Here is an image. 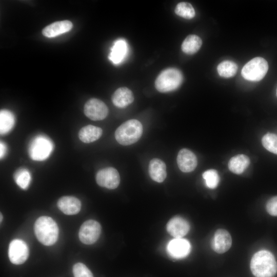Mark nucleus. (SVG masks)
Returning <instances> with one entry per match:
<instances>
[{
    "instance_id": "7ed1b4c3",
    "label": "nucleus",
    "mask_w": 277,
    "mask_h": 277,
    "mask_svg": "<svg viewBox=\"0 0 277 277\" xmlns=\"http://www.w3.org/2000/svg\"><path fill=\"white\" fill-rule=\"evenodd\" d=\"M143 133V126L137 120H128L121 125L115 130L114 136L117 142L124 146L136 143Z\"/></svg>"
},
{
    "instance_id": "6e6552de",
    "label": "nucleus",
    "mask_w": 277,
    "mask_h": 277,
    "mask_svg": "<svg viewBox=\"0 0 277 277\" xmlns=\"http://www.w3.org/2000/svg\"><path fill=\"white\" fill-rule=\"evenodd\" d=\"M29 250L27 244L23 240H12L9 246L8 256L10 262L15 265L23 264L28 259Z\"/></svg>"
},
{
    "instance_id": "a878e982",
    "label": "nucleus",
    "mask_w": 277,
    "mask_h": 277,
    "mask_svg": "<svg viewBox=\"0 0 277 277\" xmlns=\"http://www.w3.org/2000/svg\"><path fill=\"white\" fill-rule=\"evenodd\" d=\"M174 12L177 15L188 19L193 18L195 14L194 8L188 2L178 3L175 8Z\"/></svg>"
},
{
    "instance_id": "412c9836",
    "label": "nucleus",
    "mask_w": 277,
    "mask_h": 277,
    "mask_svg": "<svg viewBox=\"0 0 277 277\" xmlns=\"http://www.w3.org/2000/svg\"><path fill=\"white\" fill-rule=\"evenodd\" d=\"M250 164V159L246 155L238 154L232 157L228 163L229 169L235 174H241Z\"/></svg>"
},
{
    "instance_id": "9d476101",
    "label": "nucleus",
    "mask_w": 277,
    "mask_h": 277,
    "mask_svg": "<svg viewBox=\"0 0 277 277\" xmlns=\"http://www.w3.org/2000/svg\"><path fill=\"white\" fill-rule=\"evenodd\" d=\"M97 184L109 189L116 188L120 183V176L117 170L113 167H107L100 170L96 173Z\"/></svg>"
},
{
    "instance_id": "9b49d317",
    "label": "nucleus",
    "mask_w": 277,
    "mask_h": 277,
    "mask_svg": "<svg viewBox=\"0 0 277 277\" xmlns=\"http://www.w3.org/2000/svg\"><path fill=\"white\" fill-rule=\"evenodd\" d=\"M232 239L229 233L226 230L219 229L214 233L212 239L211 246L212 249L218 253L226 252L231 247Z\"/></svg>"
},
{
    "instance_id": "bb28decb",
    "label": "nucleus",
    "mask_w": 277,
    "mask_h": 277,
    "mask_svg": "<svg viewBox=\"0 0 277 277\" xmlns=\"http://www.w3.org/2000/svg\"><path fill=\"white\" fill-rule=\"evenodd\" d=\"M202 176L208 188L214 189L217 186L220 177L216 170L214 169L207 170L203 173Z\"/></svg>"
},
{
    "instance_id": "f257e3e1",
    "label": "nucleus",
    "mask_w": 277,
    "mask_h": 277,
    "mask_svg": "<svg viewBox=\"0 0 277 277\" xmlns=\"http://www.w3.org/2000/svg\"><path fill=\"white\" fill-rule=\"evenodd\" d=\"M250 269L255 277H273L277 272V263L268 250H260L252 256Z\"/></svg>"
},
{
    "instance_id": "0eeeda50",
    "label": "nucleus",
    "mask_w": 277,
    "mask_h": 277,
    "mask_svg": "<svg viewBox=\"0 0 277 277\" xmlns=\"http://www.w3.org/2000/svg\"><path fill=\"white\" fill-rule=\"evenodd\" d=\"M101 233V226L100 223L93 220L84 222L81 225L78 236L80 241L86 245L94 243L98 239Z\"/></svg>"
},
{
    "instance_id": "2eb2a0df",
    "label": "nucleus",
    "mask_w": 277,
    "mask_h": 277,
    "mask_svg": "<svg viewBox=\"0 0 277 277\" xmlns=\"http://www.w3.org/2000/svg\"><path fill=\"white\" fill-rule=\"evenodd\" d=\"M58 209L67 215H74L78 213L81 208V201L72 196L61 197L57 202Z\"/></svg>"
},
{
    "instance_id": "7c9ffc66",
    "label": "nucleus",
    "mask_w": 277,
    "mask_h": 277,
    "mask_svg": "<svg viewBox=\"0 0 277 277\" xmlns=\"http://www.w3.org/2000/svg\"><path fill=\"white\" fill-rule=\"evenodd\" d=\"M6 150H7V148H6V145L3 142H1L0 143V156L1 159L3 158L5 155L6 152Z\"/></svg>"
},
{
    "instance_id": "473e14b6",
    "label": "nucleus",
    "mask_w": 277,
    "mask_h": 277,
    "mask_svg": "<svg viewBox=\"0 0 277 277\" xmlns=\"http://www.w3.org/2000/svg\"><path fill=\"white\" fill-rule=\"evenodd\" d=\"M276 96H277V89H276Z\"/></svg>"
},
{
    "instance_id": "cd10ccee",
    "label": "nucleus",
    "mask_w": 277,
    "mask_h": 277,
    "mask_svg": "<svg viewBox=\"0 0 277 277\" xmlns=\"http://www.w3.org/2000/svg\"><path fill=\"white\" fill-rule=\"evenodd\" d=\"M262 143L266 149L277 154V135L267 133L262 137Z\"/></svg>"
},
{
    "instance_id": "f03ea898",
    "label": "nucleus",
    "mask_w": 277,
    "mask_h": 277,
    "mask_svg": "<svg viewBox=\"0 0 277 277\" xmlns=\"http://www.w3.org/2000/svg\"><path fill=\"white\" fill-rule=\"evenodd\" d=\"M34 230L38 241L45 246L52 245L57 240L59 233L58 226L49 216L39 217L34 223Z\"/></svg>"
},
{
    "instance_id": "4be33fe9",
    "label": "nucleus",
    "mask_w": 277,
    "mask_h": 277,
    "mask_svg": "<svg viewBox=\"0 0 277 277\" xmlns=\"http://www.w3.org/2000/svg\"><path fill=\"white\" fill-rule=\"evenodd\" d=\"M202 45L201 38L195 34L188 35L181 45L182 51L187 54H193L196 53Z\"/></svg>"
},
{
    "instance_id": "a211bd4d",
    "label": "nucleus",
    "mask_w": 277,
    "mask_h": 277,
    "mask_svg": "<svg viewBox=\"0 0 277 277\" xmlns=\"http://www.w3.org/2000/svg\"><path fill=\"white\" fill-rule=\"evenodd\" d=\"M113 104L118 108H125L134 101L132 91L127 87H120L113 93L111 97Z\"/></svg>"
},
{
    "instance_id": "f3484780",
    "label": "nucleus",
    "mask_w": 277,
    "mask_h": 277,
    "mask_svg": "<svg viewBox=\"0 0 277 277\" xmlns=\"http://www.w3.org/2000/svg\"><path fill=\"white\" fill-rule=\"evenodd\" d=\"M72 27V23L68 20L55 22L45 27L42 33L46 37H54L69 31Z\"/></svg>"
},
{
    "instance_id": "6ab92c4d",
    "label": "nucleus",
    "mask_w": 277,
    "mask_h": 277,
    "mask_svg": "<svg viewBox=\"0 0 277 277\" xmlns=\"http://www.w3.org/2000/svg\"><path fill=\"white\" fill-rule=\"evenodd\" d=\"M148 170L150 177L156 182L162 183L166 177V165L159 159L154 158L150 161Z\"/></svg>"
},
{
    "instance_id": "dca6fc26",
    "label": "nucleus",
    "mask_w": 277,
    "mask_h": 277,
    "mask_svg": "<svg viewBox=\"0 0 277 277\" xmlns=\"http://www.w3.org/2000/svg\"><path fill=\"white\" fill-rule=\"evenodd\" d=\"M108 58L114 64L117 65L123 62L128 51V46L125 39L120 38L116 40L110 49Z\"/></svg>"
},
{
    "instance_id": "39448f33",
    "label": "nucleus",
    "mask_w": 277,
    "mask_h": 277,
    "mask_svg": "<svg viewBox=\"0 0 277 277\" xmlns=\"http://www.w3.org/2000/svg\"><path fill=\"white\" fill-rule=\"evenodd\" d=\"M53 148V145L51 140L45 135H39L30 142L28 153L32 160L42 161L49 157Z\"/></svg>"
},
{
    "instance_id": "4468645a",
    "label": "nucleus",
    "mask_w": 277,
    "mask_h": 277,
    "mask_svg": "<svg viewBox=\"0 0 277 277\" xmlns=\"http://www.w3.org/2000/svg\"><path fill=\"white\" fill-rule=\"evenodd\" d=\"M190 225L185 219L181 216H174L167 224L168 232L175 238H182L189 231Z\"/></svg>"
},
{
    "instance_id": "1a4fd4ad",
    "label": "nucleus",
    "mask_w": 277,
    "mask_h": 277,
    "mask_svg": "<svg viewBox=\"0 0 277 277\" xmlns=\"http://www.w3.org/2000/svg\"><path fill=\"white\" fill-rule=\"evenodd\" d=\"M85 115L93 121H101L106 117L108 108L101 100L92 98L89 100L84 105Z\"/></svg>"
},
{
    "instance_id": "ddd939ff",
    "label": "nucleus",
    "mask_w": 277,
    "mask_h": 277,
    "mask_svg": "<svg viewBox=\"0 0 277 277\" xmlns=\"http://www.w3.org/2000/svg\"><path fill=\"white\" fill-rule=\"evenodd\" d=\"M191 246L188 241L182 238H175L167 245V251L173 258L181 259L186 257L190 252Z\"/></svg>"
},
{
    "instance_id": "aec40b11",
    "label": "nucleus",
    "mask_w": 277,
    "mask_h": 277,
    "mask_svg": "<svg viewBox=\"0 0 277 277\" xmlns=\"http://www.w3.org/2000/svg\"><path fill=\"white\" fill-rule=\"evenodd\" d=\"M103 133L102 129L93 125H89L82 127L78 133L80 140L85 143H90L98 140Z\"/></svg>"
},
{
    "instance_id": "c85d7f7f",
    "label": "nucleus",
    "mask_w": 277,
    "mask_h": 277,
    "mask_svg": "<svg viewBox=\"0 0 277 277\" xmlns=\"http://www.w3.org/2000/svg\"><path fill=\"white\" fill-rule=\"evenodd\" d=\"M72 271L74 277H93L91 271L82 263L75 264L73 266Z\"/></svg>"
},
{
    "instance_id": "b1692460",
    "label": "nucleus",
    "mask_w": 277,
    "mask_h": 277,
    "mask_svg": "<svg viewBox=\"0 0 277 277\" xmlns=\"http://www.w3.org/2000/svg\"><path fill=\"white\" fill-rule=\"evenodd\" d=\"M236 64L231 61H224L217 67L218 74L223 77L229 78L235 75L237 72Z\"/></svg>"
},
{
    "instance_id": "20e7f679",
    "label": "nucleus",
    "mask_w": 277,
    "mask_h": 277,
    "mask_svg": "<svg viewBox=\"0 0 277 277\" xmlns=\"http://www.w3.org/2000/svg\"><path fill=\"white\" fill-rule=\"evenodd\" d=\"M183 81L182 72L175 68H169L161 71L155 79L156 90L162 93L174 91L180 87Z\"/></svg>"
},
{
    "instance_id": "393cba45",
    "label": "nucleus",
    "mask_w": 277,
    "mask_h": 277,
    "mask_svg": "<svg viewBox=\"0 0 277 277\" xmlns=\"http://www.w3.org/2000/svg\"><path fill=\"white\" fill-rule=\"evenodd\" d=\"M14 180L23 189H26L30 185L31 177L29 171L25 168L17 170L14 174Z\"/></svg>"
},
{
    "instance_id": "c756f323",
    "label": "nucleus",
    "mask_w": 277,
    "mask_h": 277,
    "mask_svg": "<svg viewBox=\"0 0 277 277\" xmlns=\"http://www.w3.org/2000/svg\"><path fill=\"white\" fill-rule=\"evenodd\" d=\"M268 213L272 216H277V196L270 199L266 205Z\"/></svg>"
},
{
    "instance_id": "423d86ee",
    "label": "nucleus",
    "mask_w": 277,
    "mask_h": 277,
    "mask_svg": "<svg viewBox=\"0 0 277 277\" xmlns=\"http://www.w3.org/2000/svg\"><path fill=\"white\" fill-rule=\"evenodd\" d=\"M268 70V65L266 60L261 57H256L244 66L241 74L246 80L258 82L264 77Z\"/></svg>"
},
{
    "instance_id": "5701e85b",
    "label": "nucleus",
    "mask_w": 277,
    "mask_h": 277,
    "mask_svg": "<svg viewBox=\"0 0 277 277\" xmlns=\"http://www.w3.org/2000/svg\"><path fill=\"white\" fill-rule=\"evenodd\" d=\"M15 123V117L8 110H1L0 112V132L4 134L9 132Z\"/></svg>"
},
{
    "instance_id": "2f4dec72",
    "label": "nucleus",
    "mask_w": 277,
    "mask_h": 277,
    "mask_svg": "<svg viewBox=\"0 0 277 277\" xmlns=\"http://www.w3.org/2000/svg\"><path fill=\"white\" fill-rule=\"evenodd\" d=\"M0 215H1V217H0L1 220H0V221H1V223L2 222V220H3V215H2L1 213Z\"/></svg>"
},
{
    "instance_id": "f8f14e48",
    "label": "nucleus",
    "mask_w": 277,
    "mask_h": 277,
    "mask_svg": "<svg viewBox=\"0 0 277 277\" xmlns=\"http://www.w3.org/2000/svg\"><path fill=\"white\" fill-rule=\"evenodd\" d=\"M176 161L179 169L184 172H190L193 171L197 164V158L195 154L186 148L180 150Z\"/></svg>"
}]
</instances>
